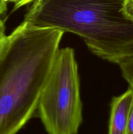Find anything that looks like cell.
<instances>
[{"mask_svg": "<svg viewBox=\"0 0 133 134\" xmlns=\"http://www.w3.org/2000/svg\"><path fill=\"white\" fill-rule=\"evenodd\" d=\"M65 32L23 21L0 57V134H16L36 113Z\"/></svg>", "mask_w": 133, "mask_h": 134, "instance_id": "cell-1", "label": "cell"}, {"mask_svg": "<svg viewBox=\"0 0 133 134\" xmlns=\"http://www.w3.org/2000/svg\"><path fill=\"white\" fill-rule=\"evenodd\" d=\"M123 0H37L23 21L80 37L89 51L118 64L133 54V22L123 11Z\"/></svg>", "mask_w": 133, "mask_h": 134, "instance_id": "cell-2", "label": "cell"}, {"mask_svg": "<svg viewBox=\"0 0 133 134\" xmlns=\"http://www.w3.org/2000/svg\"><path fill=\"white\" fill-rule=\"evenodd\" d=\"M36 113L48 134H77L82 122V102L74 49L59 48L55 55Z\"/></svg>", "mask_w": 133, "mask_h": 134, "instance_id": "cell-3", "label": "cell"}, {"mask_svg": "<svg viewBox=\"0 0 133 134\" xmlns=\"http://www.w3.org/2000/svg\"><path fill=\"white\" fill-rule=\"evenodd\" d=\"M132 101L133 88L130 86L123 94L112 98L108 134H127L129 112Z\"/></svg>", "mask_w": 133, "mask_h": 134, "instance_id": "cell-4", "label": "cell"}, {"mask_svg": "<svg viewBox=\"0 0 133 134\" xmlns=\"http://www.w3.org/2000/svg\"><path fill=\"white\" fill-rule=\"evenodd\" d=\"M117 65L123 78L129 83V86L133 88V54L125 58Z\"/></svg>", "mask_w": 133, "mask_h": 134, "instance_id": "cell-5", "label": "cell"}, {"mask_svg": "<svg viewBox=\"0 0 133 134\" xmlns=\"http://www.w3.org/2000/svg\"><path fill=\"white\" fill-rule=\"evenodd\" d=\"M123 11L125 15L133 22V0H123Z\"/></svg>", "mask_w": 133, "mask_h": 134, "instance_id": "cell-6", "label": "cell"}, {"mask_svg": "<svg viewBox=\"0 0 133 134\" xmlns=\"http://www.w3.org/2000/svg\"><path fill=\"white\" fill-rule=\"evenodd\" d=\"M37 0H9V3H12L13 4V11L18 10L20 8L28 4L33 3Z\"/></svg>", "mask_w": 133, "mask_h": 134, "instance_id": "cell-7", "label": "cell"}, {"mask_svg": "<svg viewBox=\"0 0 133 134\" xmlns=\"http://www.w3.org/2000/svg\"><path fill=\"white\" fill-rule=\"evenodd\" d=\"M127 134H133V101L129 112V122H128Z\"/></svg>", "mask_w": 133, "mask_h": 134, "instance_id": "cell-8", "label": "cell"}, {"mask_svg": "<svg viewBox=\"0 0 133 134\" xmlns=\"http://www.w3.org/2000/svg\"><path fill=\"white\" fill-rule=\"evenodd\" d=\"M8 3H5L4 0H0V15L5 14L7 10Z\"/></svg>", "mask_w": 133, "mask_h": 134, "instance_id": "cell-9", "label": "cell"}, {"mask_svg": "<svg viewBox=\"0 0 133 134\" xmlns=\"http://www.w3.org/2000/svg\"><path fill=\"white\" fill-rule=\"evenodd\" d=\"M5 26L3 21L0 18V40L5 36Z\"/></svg>", "mask_w": 133, "mask_h": 134, "instance_id": "cell-10", "label": "cell"}, {"mask_svg": "<svg viewBox=\"0 0 133 134\" xmlns=\"http://www.w3.org/2000/svg\"><path fill=\"white\" fill-rule=\"evenodd\" d=\"M6 43H7V35H5L2 39L0 40V57H1L3 52L4 48H5V45H6Z\"/></svg>", "mask_w": 133, "mask_h": 134, "instance_id": "cell-11", "label": "cell"}, {"mask_svg": "<svg viewBox=\"0 0 133 134\" xmlns=\"http://www.w3.org/2000/svg\"><path fill=\"white\" fill-rule=\"evenodd\" d=\"M9 0H4V1H5V3H9Z\"/></svg>", "mask_w": 133, "mask_h": 134, "instance_id": "cell-12", "label": "cell"}]
</instances>
